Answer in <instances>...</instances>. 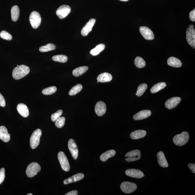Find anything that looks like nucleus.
Instances as JSON below:
<instances>
[{
	"label": "nucleus",
	"instance_id": "37998d69",
	"mask_svg": "<svg viewBox=\"0 0 195 195\" xmlns=\"http://www.w3.org/2000/svg\"><path fill=\"white\" fill-rule=\"evenodd\" d=\"M137 157H128L126 159V160L129 163L131 161H134L139 160Z\"/></svg>",
	"mask_w": 195,
	"mask_h": 195
},
{
	"label": "nucleus",
	"instance_id": "f8f14e48",
	"mask_svg": "<svg viewBox=\"0 0 195 195\" xmlns=\"http://www.w3.org/2000/svg\"><path fill=\"white\" fill-rule=\"evenodd\" d=\"M181 101V99L180 97H172L167 100L165 103V106L168 109H172L177 106Z\"/></svg>",
	"mask_w": 195,
	"mask_h": 195
},
{
	"label": "nucleus",
	"instance_id": "c756f323",
	"mask_svg": "<svg viewBox=\"0 0 195 195\" xmlns=\"http://www.w3.org/2000/svg\"><path fill=\"white\" fill-rule=\"evenodd\" d=\"M82 89V86L80 84H77L76 85L74 86L70 90L69 92V96H75L78 93H79Z\"/></svg>",
	"mask_w": 195,
	"mask_h": 195
},
{
	"label": "nucleus",
	"instance_id": "58836bf2",
	"mask_svg": "<svg viewBox=\"0 0 195 195\" xmlns=\"http://www.w3.org/2000/svg\"><path fill=\"white\" fill-rule=\"evenodd\" d=\"M5 169L2 168L0 169V184L2 183L5 178Z\"/></svg>",
	"mask_w": 195,
	"mask_h": 195
},
{
	"label": "nucleus",
	"instance_id": "f257e3e1",
	"mask_svg": "<svg viewBox=\"0 0 195 195\" xmlns=\"http://www.w3.org/2000/svg\"><path fill=\"white\" fill-rule=\"evenodd\" d=\"M30 69L26 65H21L15 67L12 72V76L15 80H20L28 74Z\"/></svg>",
	"mask_w": 195,
	"mask_h": 195
},
{
	"label": "nucleus",
	"instance_id": "9b49d317",
	"mask_svg": "<svg viewBox=\"0 0 195 195\" xmlns=\"http://www.w3.org/2000/svg\"><path fill=\"white\" fill-rule=\"evenodd\" d=\"M140 34L145 39L152 40L154 38V35L152 31L146 27H140Z\"/></svg>",
	"mask_w": 195,
	"mask_h": 195
},
{
	"label": "nucleus",
	"instance_id": "c85d7f7f",
	"mask_svg": "<svg viewBox=\"0 0 195 195\" xmlns=\"http://www.w3.org/2000/svg\"><path fill=\"white\" fill-rule=\"evenodd\" d=\"M56 47L55 45L52 43L47 44L46 45L40 47L39 51L41 52H47L49 51L55 50Z\"/></svg>",
	"mask_w": 195,
	"mask_h": 195
},
{
	"label": "nucleus",
	"instance_id": "a19ab883",
	"mask_svg": "<svg viewBox=\"0 0 195 195\" xmlns=\"http://www.w3.org/2000/svg\"><path fill=\"white\" fill-rule=\"evenodd\" d=\"M6 105V102L3 96L0 93V106L4 107Z\"/></svg>",
	"mask_w": 195,
	"mask_h": 195
},
{
	"label": "nucleus",
	"instance_id": "9d476101",
	"mask_svg": "<svg viewBox=\"0 0 195 195\" xmlns=\"http://www.w3.org/2000/svg\"><path fill=\"white\" fill-rule=\"evenodd\" d=\"M68 147L73 158L75 160L78 158V150L75 141L72 139H70L68 142Z\"/></svg>",
	"mask_w": 195,
	"mask_h": 195
},
{
	"label": "nucleus",
	"instance_id": "aec40b11",
	"mask_svg": "<svg viewBox=\"0 0 195 195\" xmlns=\"http://www.w3.org/2000/svg\"><path fill=\"white\" fill-rule=\"evenodd\" d=\"M158 159V162L159 164L163 168H167L168 166V164L165 157L164 153L162 151L158 152L157 154Z\"/></svg>",
	"mask_w": 195,
	"mask_h": 195
},
{
	"label": "nucleus",
	"instance_id": "c03bdc74",
	"mask_svg": "<svg viewBox=\"0 0 195 195\" xmlns=\"http://www.w3.org/2000/svg\"><path fill=\"white\" fill-rule=\"evenodd\" d=\"M78 191H77L76 190H75V191H70V192H68L66 194V195H77L78 194Z\"/></svg>",
	"mask_w": 195,
	"mask_h": 195
},
{
	"label": "nucleus",
	"instance_id": "7ed1b4c3",
	"mask_svg": "<svg viewBox=\"0 0 195 195\" xmlns=\"http://www.w3.org/2000/svg\"><path fill=\"white\" fill-rule=\"evenodd\" d=\"M42 135L41 130L37 129L35 130L32 133L30 138V143L31 148L36 149L39 145L40 138Z\"/></svg>",
	"mask_w": 195,
	"mask_h": 195
},
{
	"label": "nucleus",
	"instance_id": "79ce46f5",
	"mask_svg": "<svg viewBox=\"0 0 195 195\" xmlns=\"http://www.w3.org/2000/svg\"><path fill=\"white\" fill-rule=\"evenodd\" d=\"M189 168L193 173H195V164L194 163H189L188 165Z\"/></svg>",
	"mask_w": 195,
	"mask_h": 195
},
{
	"label": "nucleus",
	"instance_id": "72a5a7b5",
	"mask_svg": "<svg viewBox=\"0 0 195 195\" xmlns=\"http://www.w3.org/2000/svg\"><path fill=\"white\" fill-rule=\"evenodd\" d=\"M52 60L62 63H65L68 60L67 56L63 55H59L53 56L52 58Z\"/></svg>",
	"mask_w": 195,
	"mask_h": 195
},
{
	"label": "nucleus",
	"instance_id": "6e6552de",
	"mask_svg": "<svg viewBox=\"0 0 195 195\" xmlns=\"http://www.w3.org/2000/svg\"><path fill=\"white\" fill-rule=\"evenodd\" d=\"M120 188L123 192L126 194L132 193L136 190L137 186L136 184L130 182H124L121 184Z\"/></svg>",
	"mask_w": 195,
	"mask_h": 195
},
{
	"label": "nucleus",
	"instance_id": "bb28decb",
	"mask_svg": "<svg viewBox=\"0 0 195 195\" xmlns=\"http://www.w3.org/2000/svg\"><path fill=\"white\" fill-rule=\"evenodd\" d=\"M166 83L164 82H161L155 84L151 89V92L152 93H155L159 92L161 90L164 89L166 87Z\"/></svg>",
	"mask_w": 195,
	"mask_h": 195
},
{
	"label": "nucleus",
	"instance_id": "39448f33",
	"mask_svg": "<svg viewBox=\"0 0 195 195\" xmlns=\"http://www.w3.org/2000/svg\"><path fill=\"white\" fill-rule=\"evenodd\" d=\"M41 170V167L38 163L33 162L29 164L26 169V173L28 177H33L37 174Z\"/></svg>",
	"mask_w": 195,
	"mask_h": 195
},
{
	"label": "nucleus",
	"instance_id": "6ab92c4d",
	"mask_svg": "<svg viewBox=\"0 0 195 195\" xmlns=\"http://www.w3.org/2000/svg\"><path fill=\"white\" fill-rule=\"evenodd\" d=\"M17 109L19 113L24 117H27L29 115L28 108L23 103H20L17 105Z\"/></svg>",
	"mask_w": 195,
	"mask_h": 195
},
{
	"label": "nucleus",
	"instance_id": "2eb2a0df",
	"mask_svg": "<svg viewBox=\"0 0 195 195\" xmlns=\"http://www.w3.org/2000/svg\"><path fill=\"white\" fill-rule=\"evenodd\" d=\"M96 20L94 19H91L82 29L81 34L82 36H87L92 31L93 27L95 24Z\"/></svg>",
	"mask_w": 195,
	"mask_h": 195
},
{
	"label": "nucleus",
	"instance_id": "f3484780",
	"mask_svg": "<svg viewBox=\"0 0 195 195\" xmlns=\"http://www.w3.org/2000/svg\"><path fill=\"white\" fill-rule=\"evenodd\" d=\"M84 175L83 173H78L72 176L69 177L67 179H65L63 181V183L65 185L73 183V182H78V181L82 180L84 178Z\"/></svg>",
	"mask_w": 195,
	"mask_h": 195
},
{
	"label": "nucleus",
	"instance_id": "a878e982",
	"mask_svg": "<svg viewBox=\"0 0 195 195\" xmlns=\"http://www.w3.org/2000/svg\"><path fill=\"white\" fill-rule=\"evenodd\" d=\"M20 14V10L16 5L12 7L11 10V19L12 21L15 22L18 20Z\"/></svg>",
	"mask_w": 195,
	"mask_h": 195
},
{
	"label": "nucleus",
	"instance_id": "a18cd8bd",
	"mask_svg": "<svg viewBox=\"0 0 195 195\" xmlns=\"http://www.w3.org/2000/svg\"><path fill=\"white\" fill-rule=\"evenodd\" d=\"M120 1H129V0H120Z\"/></svg>",
	"mask_w": 195,
	"mask_h": 195
},
{
	"label": "nucleus",
	"instance_id": "f704fd0d",
	"mask_svg": "<svg viewBox=\"0 0 195 195\" xmlns=\"http://www.w3.org/2000/svg\"><path fill=\"white\" fill-rule=\"evenodd\" d=\"M57 91V88L54 86L46 88L43 90L42 93L45 95H49L54 93Z\"/></svg>",
	"mask_w": 195,
	"mask_h": 195
},
{
	"label": "nucleus",
	"instance_id": "c9c22d12",
	"mask_svg": "<svg viewBox=\"0 0 195 195\" xmlns=\"http://www.w3.org/2000/svg\"><path fill=\"white\" fill-rule=\"evenodd\" d=\"M66 119L64 117H59L55 121V125L58 128H61L64 126Z\"/></svg>",
	"mask_w": 195,
	"mask_h": 195
},
{
	"label": "nucleus",
	"instance_id": "a211bd4d",
	"mask_svg": "<svg viewBox=\"0 0 195 195\" xmlns=\"http://www.w3.org/2000/svg\"><path fill=\"white\" fill-rule=\"evenodd\" d=\"M10 134H9L8 130L4 126H0V139L5 142L9 141Z\"/></svg>",
	"mask_w": 195,
	"mask_h": 195
},
{
	"label": "nucleus",
	"instance_id": "49530a36",
	"mask_svg": "<svg viewBox=\"0 0 195 195\" xmlns=\"http://www.w3.org/2000/svg\"><path fill=\"white\" fill-rule=\"evenodd\" d=\"M33 194H31V193H29V194H28L27 195H32Z\"/></svg>",
	"mask_w": 195,
	"mask_h": 195
},
{
	"label": "nucleus",
	"instance_id": "473e14b6",
	"mask_svg": "<svg viewBox=\"0 0 195 195\" xmlns=\"http://www.w3.org/2000/svg\"><path fill=\"white\" fill-rule=\"evenodd\" d=\"M147 88V85L146 84H142L138 86L137 90L136 95L138 96H142L145 92Z\"/></svg>",
	"mask_w": 195,
	"mask_h": 195
},
{
	"label": "nucleus",
	"instance_id": "f03ea898",
	"mask_svg": "<svg viewBox=\"0 0 195 195\" xmlns=\"http://www.w3.org/2000/svg\"><path fill=\"white\" fill-rule=\"evenodd\" d=\"M189 137V133L185 131L174 137L173 141L175 145L178 146H182L188 143Z\"/></svg>",
	"mask_w": 195,
	"mask_h": 195
},
{
	"label": "nucleus",
	"instance_id": "4c0bfd02",
	"mask_svg": "<svg viewBox=\"0 0 195 195\" xmlns=\"http://www.w3.org/2000/svg\"><path fill=\"white\" fill-rule=\"evenodd\" d=\"M63 113L62 110H59L58 111L51 116V119L53 122H55L56 120L58 119L62 115Z\"/></svg>",
	"mask_w": 195,
	"mask_h": 195
},
{
	"label": "nucleus",
	"instance_id": "4468645a",
	"mask_svg": "<svg viewBox=\"0 0 195 195\" xmlns=\"http://www.w3.org/2000/svg\"><path fill=\"white\" fill-rule=\"evenodd\" d=\"M125 173L126 175L128 176L133 178L140 179L145 176L143 172L140 170L135 169H130L126 170Z\"/></svg>",
	"mask_w": 195,
	"mask_h": 195
},
{
	"label": "nucleus",
	"instance_id": "b1692460",
	"mask_svg": "<svg viewBox=\"0 0 195 195\" xmlns=\"http://www.w3.org/2000/svg\"><path fill=\"white\" fill-rule=\"evenodd\" d=\"M116 154L115 150H111L103 153L100 156V158L102 161H106L110 158L113 157Z\"/></svg>",
	"mask_w": 195,
	"mask_h": 195
},
{
	"label": "nucleus",
	"instance_id": "1a4fd4ad",
	"mask_svg": "<svg viewBox=\"0 0 195 195\" xmlns=\"http://www.w3.org/2000/svg\"><path fill=\"white\" fill-rule=\"evenodd\" d=\"M71 11V8L68 5H63L58 9L56 14L59 18L63 19L67 16Z\"/></svg>",
	"mask_w": 195,
	"mask_h": 195
},
{
	"label": "nucleus",
	"instance_id": "20e7f679",
	"mask_svg": "<svg viewBox=\"0 0 195 195\" xmlns=\"http://www.w3.org/2000/svg\"><path fill=\"white\" fill-rule=\"evenodd\" d=\"M186 40L193 48H195V31L194 26L190 25L186 31Z\"/></svg>",
	"mask_w": 195,
	"mask_h": 195
},
{
	"label": "nucleus",
	"instance_id": "cd10ccee",
	"mask_svg": "<svg viewBox=\"0 0 195 195\" xmlns=\"http://www.w3.org/2000/svg\"><path fill=\"white\" fill-rule=\"evenodd\" d=\"M105 48V46L103 44H100L96 46L95 48L92 49L90 51V54L93 56H96L99 54L104 50Z\"/></svg>",
	"mask_w": 195,
	"mask_h": 195
},
{
	"label": "nucleus",
	"instance_id": "ea45409f",
	"mask_svg": "<svg viewBox=\"0 0 195 195\" xmlns=\"http://www.w3.org/2000/svg\"><path fill=\"white\" fill-rule=\"evenodd\" d=\"M189 17L190 19L192 22H194L195 21V9L193 10L190 12Z\"/></svg>",
	"mask_w": 195,
	"mask_h": 195
},
{
	"label": "nucleus",
	"instance_id": "7c9ffc66",
	"mask_svg": "<svg viewBox=\"0 0 195 195\" xmlns=\"http://www.w3.org/2000/svg\"><path fill=\"white\" fill-rule=\"evenodd\" d=\"M134 64L137 68H141L144 67L146 66L145 61L142 58L137 57L134 60Z\"/></svg>",
	"mask_w": 195,
	"mask_h": 195
},
{
	"label": "nucleus",
	"instance_id": "ddd939ff",
	"mask_svg": "<svg viewBox=\"0 0 195 195\" xmlns=\"http://www.w3.org/2000/svg\"><path fill=\"white\" fill-rule=\"evenodd\" d=\"M107 108L106 104L102 101H99L96 103L95 108L96 113L98 116L101 117L106 113Z\"/></svg>",
	"mask_w": 195,
	"mask_h": 195
},
{
	"label": "nucleus",
	"instance_id": "0eeeda50",
	"mask_svg": "<svg viewBox=\"0 0 195 195\" xmlns=\"http://www.w3.org/2000/svg\"><path fill=\"white\" fill-rule=\"evenodd\" d=\"M58 158L62 169L66 172L69 171L70 169V164L64 153L62 152H59L58 154Z\"/></svg>",
	"mask_w": 195,
	"mask_h": 195
},
{
	"label": "nucleus",
	"instance_id": "2f4dec72",
	"mask_svg": "<svg viewBox=\"0 0 195 195\" xmlns=\"http://www.w3.org/2000/svg\"><path fill=\"white\" fill-rule=\"evenodd\" d=\"M126 157H137L139 159L141 157V153L139 150H135L131 151L126 153Z\"/></svg>",
	"mask_w": 195,
	"mask_h": 195
},
{
	"label": "nucleus",
	"instance_id": "4be33fe9",
	"mask_svg": "<svg viewBox=\"0 0 195 195\" xmlns=\"http://www.w3.org/2000/svg\"><path fill=\"white\" fill-rule=\"evenodd\" d=\"M112 76L111 75L108 73L105 72L101 73L97 77L98 81L102 83L109 82L112 80Z\"/></svg>",
	"mask_w": 195,
	"mask_h": 195
},
{
	"label": "nucleus",
	"instance_id": "412c9836",
	"mask_svg": "<svg viewBox=\"0 0 195 195\" xmlns=\"http://www.w3.org/2000/svg\"><path fill=\"white\" fill-rule=\"evenodd\" d=\"M146 134V131L143 130H138L133 131L130 134V137L133 140H137L144 137Z\"/></svg>",
	"mask_w": 195,
	"mask_h": 195
},
{
	"label": "nucleus",
	"instance_id": "e433bc0d",
	"mask_svg": "<svg viewBox=\"0 0 195 195\" xmlns=\"http://www.w3.org/2000/svg\"><path fill=\"white\" fill-rule=\"evenodd\" d=\"M0 36L3 39L8 40V41H10L12 39V35L5 31H3L0 33Z\"/></svg>",
	"mask_w": 195,
	"mask_h": 195
},
{
	"label": "nucleus",
	"instance_id": "dca6fc26",
	"mask_svg": "<svg viewBox=\"0 0 195 195\" xmlns=\"http://www.w3.org/2000/svg\"><path fill=\"white\" fill-rule=\"evenodd\" d=\"M152 114V112L149 110H143L137 113L133 117V119L135 120H143L149 117Z\"/></svg>",
	"mask_w": 195,
	"mask_h": 195
},
{
	"label": "nucleus",
	"instance_id": "393cba45",
	"mask_svg": "<svg viewBox=\"0 0 195 195\" xmlns=\"http://www.w3.org/2000/svg\"><path fill=\"white\" fill-rule=\"evenodd\" d=\"M88 69L89 68L87 66H80L74 69L72 72V74L75 77L80 76L85 73Z\"/></svg>",
	"mask_w": 195,
	"mask_h": 195
},
{
	"label": "nucleus",
	"instance_id": "5701e85b",
	"mask_svg": "<svg viewBox=\"0 0 195 195\" xmlns=\"http://www.w3.org/2000/svg\"><path fill=\"white\" fill-rule=\"evenodd\" d=\"M167 64L173 67L179 68L182 66V63L180 60L174 57H171L168 59Z\"/></svg>",
	"mask_w": 195,
	"mask_h": 195
},
{
	"label": "nucleus",
	"instance_id": "423d86ee",
	"mask_svg": "<svg viewBox=\"0 0 195 195\" xmlns=\"http://www.w3.org/2000/svg\"><path fill=\"white\" fill-rule=\"evenodd\" d=\"M30 22L33 28L36 29L39 27L41 22V18L39 13L34 11L31 12L29 17Z\"/></svg>",
	"mask_w": 195,
	"mask_h": 195
}]
</instances>
